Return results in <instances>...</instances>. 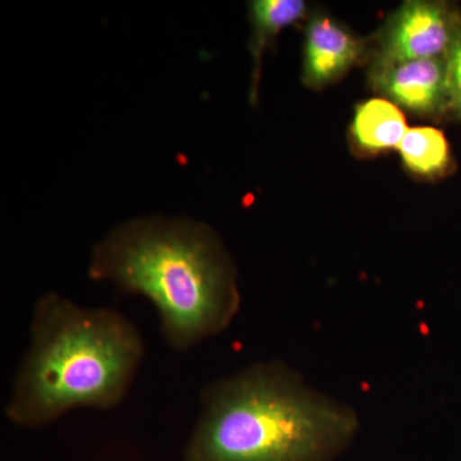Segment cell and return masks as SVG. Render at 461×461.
Segmentation results:
<instances>
[{
    "label": "cell",
    "mask_w": 461,
    "mask_h": 461,
    "mask_svg": "<svg viewBox=\"0 0 461 461\" xmlns=\"http://www.w3.org/2000/svg\"><path fill=\"white\" fill-rule=\"evenodd\" d=\"M87 273L149 300L177 350L223 332L241 302L222 240L189 218L151 215L118 224L94 247Z\"/></svg>",
    "instance_id": "1"
},
{
    "label": "cell",
    "mask_w": 461,
    "mask_h": 461,
    "mask_svg": "<svg viewBox=\"0 0 461 461\" xmlns=\"http://www.w3.org/2000/svg\"><path fill=\"white\" fill-rule=\"evenodd\" d=\"M142 357L141 335L122 314L44 294L33 308L32 341L5 417L36 429L75 409L109 411L127 395Z\"/></svg>",
    "instance_id": "2"
},
{
    "label": "cell",
    "mask_w": 461,
    "mask_h": 461,
    "mask_svg": "<svg viewBox=\"0 0 461 461\" xmlns=\"http://www.w3.org/2000/svg\"><path fill=\"white\" fill-rule=\"evenodd\" d=\"M357 417L281 363H259L205 388L184 461H326Z\"/></svg>",
    "instance_id": "3"
},
{
    "label": "cell",
    "mask_w": 461,
    "mask_h": 461,
    "mask_svg": "<svg viewBox=\"0 0 461 461\" xmlns=\"http://www.w3.org/2000/svg\"><path fill=\"white\" fill-rule=\"evenodd\" d=\"M460 25V14L447 3H403L378 33L375 63L445 58Z\"/></svg>",
    "instance_id": "4"
},
{
    "label": "cell",
    "mask_w": 461,
    "mask_h": 461,
    "mask_svg": "<svg viewBox=\"0 0 461 461\" xmlns=\"http://www.w3.org/2000/svg\"><path fill=\"white\" fill-rule=\"evenodd\" d=\"M371 81L391 103L420 117L441 120L451 112L446 57L373 63Z\"/></svg>",
    "instance_id": "5"
},
{
    "label": "cell",
    "mask_w": 461,
    "mask_h": 461,
    "mask_svg": "<svg viewBox=\"0 0 461 461\" xmlns=\"http://www.w3.org/2000/svg\"><path fill=\"white\" fill-rule=\"evenodd\" d=\"M362 41L326 14L306 23L303 83L320 89L335 83L363 57Z\"/></svg>",
    "instance_id": "6"
},
{
    "label": "cell",
    "mask_w": 461,
    "mask_h": 461,
    "mask_svg": "<svg viewBox=\"0 0 461 461\" xmlns=\"http://www.w3.org/2000/svg\"><path fill=\"white\" fill-rule=\"evenodd\" d=\"M306 3L303 0H256L249 5L251 38L249 50L253 59L251 71L250 99L256 104L259 95L260 76L266 51L275 44L276 39L288 26L305 17Z\"/></svg>",
    "instance_id": "7"
},
{
    "label": "cell",
    "mask_w": 461,
    "mask_h": 461,
    "mask_svg": "<svg viewBox=\"0 0 461 461\" xmlns=\"http://www.w3.org/2000/svg\"><path fill=\"white\" fill-rule=\"evenodd\" d=\"M408 131L405 117L397 105L386 99H371L355 111L351 124L354 147L364 154H377L399 148Z\"/></svg>",
    "instance_id": "8"
},
{
    "label": "cell",
    "mask_w": 461,
    "mask_h": 461,
    "mask_svg": "<svg viewBox=\"0 0 461 461\" xmlns=\"http://www.w3.org/2000/svg\"><path fill=\"white\" fill-rule=\"evenodd\" d=\"M399 151L406 168L420 177H442L453 167L450 144L445 133L435 127L408 130L400 142Z\"/></svg>",
    "instance_id": "9"
},
{
    "label": "cell",
    "mask_w": 461,
    "mask_h": 461,
    "mask_svg": "<svg viewBox=\"0 0 461 461\" xmlns=\"http://www.w3.org/2000/svg\"><path fill=\"white\" fill-rule=\"evenodd\" d=\"M446 62H447L451 113L456 115L461 121V25L446 56Z\"/></svg>",
    "instance_id": "10"
}]
</instances>
